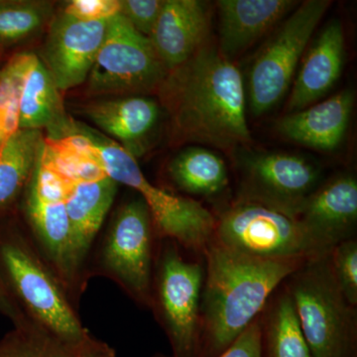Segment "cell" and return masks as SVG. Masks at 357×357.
Wrapping results in <instances>:
<instances>
[{
  "instance_id": "cell-1",
  "label": "cell",
  "mask_w": 357,
  "mask_h": 357,
  "mask_svg": "<svg viewBox=\"0 0 357 357\" xmlns=\"http://www.w3.org/2000/svg\"><path fill=\"white\" fill-rule=\"evenodd\" d=\"M157 93L170 115L174 140L229 151L251 140L245 89L236 65L206 41L167 75Z\"/></svg>"
},
{
  "instance_id": "cell-2",
  "label": "cell",
  "mask_w": 357,
  "mask_h": 357,
  "mask_svg": "<svg viewBox=\"0 0 357 357\" xmlns=\"http://www.w3.org/2000/svg\"><path fill=\"white\" fill-rule=\"evenodd\" d=\"M203 257L199 357H218L227 351L260 316L276 289L305 262L252 257L215 239Z\"/></svg>"
},
{
  "instance_id": "cell-3",
  "label": "cell",
  "mask_w": 357,
  "mask_h": 357,
  "mask_svg": "<svg viewBox=\"0 0 357 357\" xmlns=\"http://www.w3.org/2000/svg\"><path fill=\"white\" fill-rule=\"evenodd\" d=\"M0 275L25 316L67 349L91 335L24 223L13 213L0 217Z\"/></svg>"
},
{
  "instance_id": "cell-4",
  "label": "cell",
  "mask_w": 357,
  "mask_h": 357,
  "mask_svg": "<svg viewBox=\"0 0 357 357\" xmlns=\"http://www.w3.org/2000/svg\"><path fill=\"white\" fill-rule=\"evenodd\" d=\"M43 150L62 181L75 257L91 280L89 255L112 210L119 184L105 171L95 145L79 130L45 137Z\"/></svg>"
},
{
  "instance_id": "cell-5",
  "label": "cell",
  "mask_w": 357,
  "mask_h": 357,
  "mask_svg": "<svg viewBox=\"0 0 357 357\" xmlns=\"http://www.w3.org/2000/svg\"><path fill=\"white\" fill-rule=\"evenodd\" d=\"M77 126L95 145L109 177L132 189L147 204L157 238L171 239L190 255L203 257L215 236V215L196 199L150 182L137 160L114 141L83 124Z\"/></svg>"
},
{
  "instance_id": "cell-6",
  "label": "cell",
  "mask_w": 357,
  "mask_h": 357,
  "mask_svg": "<svg viewBox=\"0 0 357 357\" xmlns=\"http://www.w3.org/2000/svg\"><path fill=\"white\" fill-rule=\"evenodd\" d=\"M204 278V257L190 255L171 239L157 238L150 310L173 357H199Z\"/></svg>"
},
{
  "instance_id": "cell-7",
  "label": "cell",
  "mask_w": 357,
  "mask_h": 357,
  "mask_svg": "<svg viewBox=\"0 0 357 357\" xmlns=\"http://www.w3.org/2000/svg\"><path fill=\"white\" fill-rule=\"evenodd\" d=\"M283 285L312 357H357V307L342 295L328 255L303 263Z\"/></svg>"
},
{
  "instance_id": "cell-8",
  "label": "cell",
  "mask_w": 357,
  "mask_h": 357,
  "mask_svg": "<svg viewBox=\"0 0 357 357\" xmlns=\"http://www.w3.org/2000/svg\"><path fill=\"white\" fill-rule=\"evenodd\" d=\"M156 232L147 204L134 197L115 208L89 255L88 274L114 281L138 306L151 307Z\"/></svg>"
},
{
  "instance_id": "cell-9",
  "label": "cell",
  "mask_w": 357,
  "mask_h": 357,
  "mask_svg": "<svg viewBox=\"0 0 357 357\" xmlns=\"http://www.w3.org/2000/svg\"><path fill=\"white\" fill-rule=\"evenodd\" d=\"M21 211L26 229L77 310L89 280L75 257L64 187L43 142L21 197Z\"/></svg>"
},
{
  "instance_id": "cell-10",
  "label": "cell",
  "mask_w": 357,
  "mask_h": 357,
  "mask_svg": "<svg viewBox=\"0 0 357 357\" xmlns=\"http://www.w3.org/2000/svg\"><path fill=\"white\" fill-rule=\"evenodd\" d=\"M215 217L213 239L243 255L302 261L328 255L295 218L267 204L236 199Z\"/></svg>"
},
{
  "instance_id": "cell-11",
  "label": "cell",
  "mask_w": 357,
  "mask_h": 357,
  "mask_svg": "<svg viewBox=\"0 0 357 357\" xmlns=\"http://www.w3.org/2000/svg\"><path fill=\"white\" fill-rule=\"evenodd\" d=\"M168 73L149 37L119 14L107 20L105 39L84 84L93 96H144L157 93Z\"/></svg>"
},
{
  "instance_id": "cell-12",
  "label": "cell",
  "mask_w": 357,
  "mask_h": 357,
  "mask_svg": "<svg viewBox=\"0 0 357 357\" xmlns=\"http://www.w3.org/2000/svg\"><path fill=\"white\" fill-rule=\"evenodd\" d=\"M331 3L303 2L255 59L248 83L249 105L255 116L273 109L287 93L300 59Z\"/></svg>"
},
{
  "instance_id": "cell-13",
  "label": "cell",
  "mask_w": 357,
  "mask_h": 357,
  "mask_svg": "<svg viewBox=\"0 0 357 357\" xmlns=\"http://www.w3.org/2000/svg\"><path fill=\"white\" fill-rule=\"evenodd\" d=\"M241 172L237 199L267 204L293 218L321 178L318 167L307 159L283 153L250 156Z\"/></svg>"
},
{
  "instance_id": "cell-14",
  "label": "cell",
  "mask_w": 357,
  "mask_h": 357,
  "mask_svg": "<svg viewBox=\"0 0 357 357\" xmlns=\"http://www.w3.org/2000/svg\"><path fill=\"white\" fill-rule=\"evenodd\" d=\"M107 24V20H77L63 11L53 16L40 59L61 93L86 83Z\"/></svg>"
},
{
  "instance_id": "cell-15",
  "label": "cell",
  "mask_w": 357,
  "mask_h": 357,
  "mask_svg": "<svg viewBox=\"0 0 357 357\" xmlns=\"http://www.w3.org/2000/svg\"><path fill=\"white\" fill-rule=\"evenodd\" d=\"M296 220L326 253L356 238L357 181L342 175L319 185L300 206Z\"/></svg>"
},
{
  "instance_id": "cell-16",
  "label": "cell",
  "mask_w": 357,
  "mask_h": 357,
  "mask_svg": "<svg viewBox=\"0 0 357 357\" xmlns=\"http://www.w3.org/2000/svg\"><path fill=\"white\" fill-rule=\"evenodd\" d=\"M84 114L134 159L142 157L158 126V102L145 96H112L89 102Z\"/></svg>"
},
{
  "instance_id": "cell-17",
  "label": "cell",
  "mask_w": 357,
  "mask_h": 357,
  "mask_svg": "<svg viewBox=\"0 0 357 357\" xmlns=\"http://www.w3.org/2000/svg\"><path fill=\"white\" fill-rule=\"evenodd\" d=\"M210 28L211 10L206 2L165 0L149 39L170 72L206 43Z\"/></svg>"
},
{
  "instance_id": "cell-18",
  "label": "cell",
  "mask_w": 357,
  "mask_h": 357,
  "mask_svg": "<svg viewBox=\"0 0 357 357\" xmlns=\"http://www.w3.org/2000/svg\"><path fill=\"white\" fill-rule=\"evenodd\" d=\"M345 38L340 20L324 27L305 58L291 93L289 112L306 109L332 89L344 69Z\"/></svg>"
},
{
  "instance_id": "cell-19",
  "label": "cell",
  "mask_w": 357,
  "mask_h": 357,
  "mask_svg": "<svg viewBox=\"0 0 357 357\" xmlns=\"http://www.w3.org/2000/svg\"><path fill=\"white\" fill-rule=\"evenodd\" d=\"M60 89L37 54L24 52L20 89V129H46L47 137L69 132L73 121L66 115Z\"/></svg>"
},
{
  "instance_id": "cell-20",
  "label": "cell",
  "mask_w": 357,
  "mask_h": 357,
  "mask_svg": "<svg viewBox=\"0 0 357 357\" xmlns=\"http://www.w3.org/2000/svg\"><path fill=\"white\" fill-rule=\"evenodd\" d=\"M354 102L351 91H342L324 102L290 112L277 128L294 142L319 151H333L344 140Z\"/></svg>"
},
{
  "instance_id": "cell-21",
  "label": "cell",
  "mask_w": 357,
  "mask_h": 357,
  "mask_svg": "<svg viewBox=\"0 0 357 357\" xmlns=\"http://www.w3.org/2000/svg\"><path fill=\"white\" fill-rule=\"evenodd\" d=\"M220 49L231 59L243 53L297 6L292 0H220Z\"/></svg>"
},
{
  "instance_id": "cell-22",
  "label": "cell",
  "mask_w": 357,
  "mask_h": 357,
  "mask_svg": "<svg viewBox=\"0 0 357 357\" xmlns=\"http://www.w3.org/2000/svg\"><path fill=\"white\" fill-rule=\"evenodd\" d=\"M263 357H312L295 305L283 283L260 314Z\"/></svg>"
},
{
  "instance_id": "cell-23",
  "label": "cell",
  "mask_w": 357,
  "mask_h": 357,
  "mask_svg": "<svg viewBox=\"0 0 357 357\" xmlns=\"http://www.w3.org/2000/svg\"><path fill=\"white\" fill-rule=\"evenodd\" d=\"M167 175L178 191L206 198L218 196L229 183L222 158L202 147L181 151L168 164Z\"/></svg>"
},
{
  "instance_id": "cell-24",
  "label": "cell",
  "mask_w": 357,
  "mask_h": 357,
  "mask_svg": "<svg viewBox=\"0 0 357 357\" xmlns=\"http://www.w3.org/2000/svg\"><path fill=\"white\" fill-rule=\"evenodd\" d=\"M42 131L20 129L0 156V217L13 213L31 178L43 142Z\"/></svg>"
},
{
  "instance_id": "cell-25",
  "label": "cell",
  "mask_w": 357,
  "mask_h": 357,
  "mask_svg": "<svg viewBox=\"0 0 357 357\" xmlns=\"http://www.w3.org/2000/svg\"><path fill=\"white\" fill-rule=\"evenodd\" d=\"M52 18L50 2L0 0V47L24 41L39 32Z\"/></svg>"
},
{
  "instance_id": "cell-26",
  "label": "cell",
  "mask_w": 357,
  "mask_h": 357,
  "mask_svg": "<svg viewBox=\"0 0 357 357\" xmlns=\"http://www.w3.org/2000/svg\"><path fill=\"white\" fill-rule=\"evenodd\" d=\"M0 357H70L69 349L27 319L0 338Z\"/></svg>"
},
{
  "instance_id": "cell-27",
  "label": "cell",
  "mask_w": 357,
  "mask_h": 357,
  "mask_svg": "<svg viewBox=\"0 0 357 357\" xmlns=\"http://www.w3.org/2000/svg\"><path fill=\"white\" fill-rule=\"evenodd\" d=\"M24 52L14 54L0 68V156L20 130V89Z\"/></svg>"
},
{
  "instance_id": "cell-28",
  "label": "cell",
  "mask_w": 357,
  "mask_h": 357,
  "mask_svg": "<svg viewBox=\"0 0 357 357\" xmlns=\"http://www.w3.org/2000/svg\"><path fill=\"white\" fill-rule=\"evenodd\" d=\"M333 275L342 295L357 307V241L349 239L337 244L328 253Z\"/></svg>"
},
{
  "instance_id": "cell-29",
  "label": "cell",
  "mask_w": 357,
  "mask_h": 357,
  "mask_svg": "<svg viewBox=\"0 0 357 357\" xmlns=\"http://www.w3.org/2000/svg\"><path fill=\"white\" fill-rule=\"evenodd\" d=\"M165 0H121V15L136 30L149 37Z\"/></svg>"
},
{
  "instance_id": "cell-30",
  "label": "cell",
  "mask_w": 357,
  "mask_h": 357,
  "mask_svg": "<svg viewBox=\"0 0 357 357\" xmlns=\"http://www.w3.org/2000/svg\"><path fill=\"white\" fill-rule=\"evenodd\" d=\"M121 0H70L63 13L77 20L107 21L121 14Z\"/></svg>"
},
{
  "instance_id": "cell-31",
  "label": "cell",
  "mask_w": 357,
  "mask_h": 357,
  "mask_svg": "<svg viewBox=\"0 0 357 357\" xmlns=\"http://www.w3.org/2000/svg\"><path fill=\"white\" fill-rule=\"evenodd\" d=\"M218 357H263L260 316Z\"/></svg>"
},
{
  "instance_id": "cell-32",
  "label": "cell",
  "mask_w": 357,
  "mask_h": 357,
  "mask_svg": "<svg viewBox=\"0 0 357 357\" xmlns=\"http://www.w3.org/2000/svg\"><path fill=\"white\" fill-rule=\"evenodd\" d=\"M70 357H116L115 351L107 342L89 335L84 342L69 349Z\"/></svg>"
},
{
  "instance_id": "cell-33",
  "label": "cell",
  "mask_w": 357,
  "mask_h": 357,
  "mask_svg": "<svg viewBox=\"0 0 357 357\" xmlns=\"http://www.w3.org/2000/svg\"><path fill=\"white\" fill-rule=\"evenodd\" d=\"M0 314L10 319L13 326L20 325L29 319L9 292L1 275H0Z\"/></svg>"
}]
</instances>
